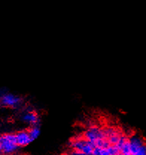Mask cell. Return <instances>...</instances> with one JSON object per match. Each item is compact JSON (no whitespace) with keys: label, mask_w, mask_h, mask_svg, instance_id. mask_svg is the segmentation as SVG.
Here are the masks:
<instances>
[{"label":"cell","mask_w":146,"mask_h":155,"mask_svg":"<svg viewBox=\"0 0 146 155\" xmlns=\"http://www.w3.org/2000/svg\"><path fill=\"white\" fill-rule=\"evenodd\" d=\"M0 145L3 154H13L19 148L16 141L15 134H6L0 136Z\"/></svg>","instance_id":"1"},{"label":"cell","mask_w":146,"mask_h":155,"mask_svg":"<svg viewBox=\"0 0 146 155\" xmlns=\"http://www.w3.org/2000/svg\"><path fill=\"white\" fill-rule=\"evenodd\" d=\"M101 138L106 139L104 130H100L98 127H95V126L90 127L89 130H87V131H86L85 134H84V139L91 142L92 143H95L97 140Z\"/></svg>","instance_id":"2"},{"label":"cell","mask_w":146,"mask_h":155,"mask_svg":"<svg viewBox=\"0 0 146 155\" xmlns=\"http://www.w3.org/2000/svg\"><path fill=\"white\" fill-rule=\"evenodd\" d=\"M22 101L21 98L11 93L4 94L1 98V103L5 106L16 107L19 105Z\"/></svg>","instance_id":"3"},{"label":"cell","mask_w":146,"mask_h":155,"mask_svg":"<svg viewBox=\"0 0 146 155\" xmlns=\"http://www.w3.org/2000/svg\"><path fill=\"white\" fill-rule=\"evenodd\" d=\"M130 143V148H131V154L137 155L138 150L139 149L142 145H145L144 140L142 137L138 135H134L128 139Z\"/></svg>","instance_id":"4"},{"label":"cell","mask_w":146,"mask_h":155,"mask_svg":"<svg viewBox=\"0 0 146 155\" xmlns=\"http://www.w3.org/2000/svg\"><path fill=\"white\" fill-rule=\"evenodd\" d=\"M16 141L19 147H25L32 142L28 130H22L15 134Z\"/></svg>","instance_id":"5"},{"label":"cell","mask_w":146,"mask_h":155,"mask_svg":"<svg viewBox=\"0 0 146 155\" xmlns=\"http://www.w3.org/2000/svg\"><path fill=\"white\" fill-rule=\"evenodd\" d=\"M22 120L32 125H37L39 122L38 115L35 112H28L22 116Z\"/></svg>","instance_id":"6"},{"label":"cell","mask_w":146,"mask_h":155,"mask_svg":"<svg viewBox=\"0 0 146 155\" xmlns=\"http://www.w3.org/2000/svg\"><path fill=\"white\" fill-rule=\"evenodd\" d=\"M28 132L29 136H30L32 141H34V140H35L36 139L38 138V137L40 134V127H39L38 125H35L33 127H31V128L28 130Z\"/></svg>","instance_id":"7"},{"label":"cell","mask_w":146,"mask_h":155,"mask_svg":"<svg viewBox=\"0 0 146 155\" xmlns=\"http://www.w3.org/2000/svg\"><path fill=\"white\" fill-rule=\"evenodd\" d=\"M120 154H124V155H131V148H130V143L129 140H126L124 143V144L122 145V146L121 147V149H120Z\"/></svg>","instance_id":"8"},{"label":"cell","mask_w":146,"mask_h":155,"mask_svg":"<svg viewBox=\"0 0 146 155\" xmlns=\"http://www.w3.org/2000/svg\"><path fill=\"white\" fill-rule=\"evenodd\" d=\"M146 154V146L145 145H142L138 150L137 155H145Z\"/></svg>","instance_id":"9"},{"label":"cell","mask_w":146,"mask_h":155,"mask_svg":"<svg viewBox=\"0 0 146 155\" xmlns=\"http://www.w3.org/2000/svg\"><path fill=\"white\" fill-rule=\"evenodd\" d=\"M2 147L0 145V154H2Z\"/></svg>","instance_id":"10"},{"label":"cell","mask_w":146,"mask_h":155,"mask_svg":"<svg viewBox=\"0 0 146 155\" xmlns=\"http://www.w3.org/2000/svg\"><path fill=\"white\" fill-rule=\"evenodd\" d=\"M0 104H1V102H0Z\"/></svg>","instance_id":"11"}]
</instances>
